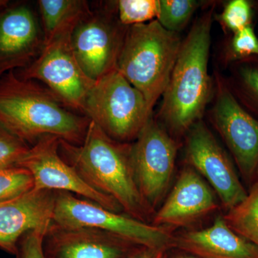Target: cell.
I'll use <instances>...</instances> for the list:
<instances>
[{"mask_svg":"<svg viewBox=\"0 0 258 258\" xmlns=\"http://www.w3.org/2000/svg\"><path fill=\"white\" fill-rule=\"evenodd\" d=\"M90 122L37 81L22 79L15 71L0 79V125L28 145L45 136L81 145Z\"/></svg>","mask_w":258,"mask_h":258,"instance_id":"obj_1","label":"cell"},{"mask_svg":"<svg viewBox=\"0 0 258 258\" xmlns=\"http://www.w3.org/2000/svg\"><path fill=\"white\" fill-rule=\"evenodd\" d=\"M132 148V143L111 139L91 120L81 145L60 140L59 151L93 189L113 198L125 215L149 223L153 210L139 191Z\"/></svg>","mask_w":258,"mask_h":258,"instance_id":"obj_2","label":"cell"},{"mask_svg":"<svg viewBox=\"0 0 258 258\" xmlns=\"http://www.w3.org/2000/svg\"><path fill=\"white\" fill-rule=\"evenodd\" d=\"M212 22L213 10H210L194 23L163 93L159 118L174 135L187 133L201 120L213 95L208 71Z\"/></svg>","mask_w":258,"mask_h":258,"instance_id":"obj_3","label":"cell"},{"mask_svg":"<svg viewBox=\"0 0 258 258\" xmlns=\"http://www.w3.org/2000/svg\"><path fill=\"white\" fill-rule=\"evenodd\" d=\"M181 42L179 34L157 20L127 28L116 70L142 93L152 111L167 87Z\"/></svg>","mask_w":258,"mask_h":258,"instance_id":"obj_4","label":"cell"},{"mask_svg":"<svg viewBox=\"0 0 258 258\" xmlns=\"http://www.w3.org/2000/svg\"><path fill=\"white\" fill-rule=\"evenodd\" d=\"M83 113L117 142H134L152 118L142 93L113 70L95 81Z\"/></svg>","mask_w":258,"mask_h":258,"instance_id":"obj_5","label":"cell"},{"mask_svg":"<svg viewBox=\"0 0 258 258\" xmlns=\"http://www.w3.org/2000/svg\"><path fill=\"white\" fill-rule=\"evenodd\" d=\"M52 222L66 227L100 229L138 247L167 250L174 247L175 236L165 227L121 215L74 194L56 191Z\"/></svg>","mask_w":258,"mask_h":258,"instance_id":"obj_6","label":"cell"},{"mask_svg":"<svg viewBox=\"0 0 258 258\" xmlns=\"http://www.w3.org/2000/svg\"><path fill=\"white\" fill-rule=\"evenodd\" d=\"M215 101L210 111L214 126L230 150L244 181L258 179V118L241 105L227 81L217 74Z\"/></svg>","mask_w":258,"mask_h":258,"instance_id":"obj_7","label":"cell"},{"mask_svg":"<svg viewBox=\"0 0 258 258\" xmlns=\"http://www.w3.org/2000/svg\"><path fill=\"white\" fill-rule=\"evenodd\" d=\"M71 35H62L45 44L40 55L17 75L43 83L64 106L83 113L95 81L80 66L73 50Z\"/></svg>","mask_w":258,"mask_h":258,"instance_id":"obj_8","label":"cell"},{"mask_svg":"<svg viewBox=\"0 0 258 258\" xmlns=\"http://www.w3.org/2000/svg\"><path fill=\"white\" fill-rule=\"evenodd\" d=\"M128 27L118 21L113 2L92 10L71 35L78 62L90 79L98 81L116 69Z\"/></svg>","mask_w":258,"mask_h":258,"instance_id":"obj_9","label":"cell"},{"mask_svg":"<svg viewBox=\"0 0 258 258\" xmlns=\"http://www.w3.org/2000/svg\"><path fill=\"white\" fill-rule=\"evenodd\" d=\"M177 150L175 139L152 118L132 143L137 185L152 210L164 198L170 186Z\"/></svg>","mask_w":258,"mask_h":258,"instance_id":"obj_10","label":"cell"},{"mask_svg":"<svg viewBox=\"0 0 258 258\" xmlns=\"http://www.w3.org/2000/svg\"><path fill=\"white\" fill-rule=\"evenodd\" d=\"M186 160L210 183L227 212L247 197L248 191L241 182L228 154L202 120L187 132Z\"/></svg>","mask_w":258,"mask_h":258,"instance_id":"obj_11","label":"cell"},{"mask_svg":"<svg viewBox=\"0 0 258 258\" xmlns=\"http://www.w3.org/2000/svg\"><path fill=\"white\" fill-rule=\"evenodd\" d=\"M60 141L54 136L42 137L17 164L30 171L35 189L74 194L111 211H123L115 200L93 189L64 160L59 151Z\"/></svg>","mask_w":258,"mask_h":258,"instance_id":"obj_12","label":"cell"},{"mask_svg":"<svg viewBox=\"0 0 258 258\" xmlns=\"http://www.w3.org/2000/svg\"><path fill=\"white\" fill-rule=\"evenodd\" d=\"M135 247L100 229L66 227L54 222L49 226L43 240L47 258H125Z\"/></svg>","mask_w":258,"mask_h":258,"instance_id":"obj_13","label":"cell"},{"mask_svg":"<svg viewBox=\"0 0 258 258\" xmlns=\"http://www.w3.org/2000/svg\"><path fill=\"white\" fill-rule=\"evenodd\" d=\"M43 47L42 28L28 6L7 8L0 13V79L28 67Z\"/></svg>","mask_w":258,"mask_h":258,"instance_id":"obj_14","label":"cell"},{"mask_svg":"<svg viewBox=\"0 0 258 258\" xmlns=\"http://www.w3.org/2000/svg\"><path fill=\"white\" fill-rule=\"evenodd\" d=\"M56 191L37 189L0 203V248L19 254V243L31 231L47 230L52 222Z\"/></svg>","mask_w":258,"mask_h":258,"instance_id":"obj_15","label":"cell"},{"mask_svg":"<svg viewBox=\"0 0 258 258\" xmlns=\"http://www.w3.org/2000/svg\"><path fill=\"white\" fill-rule=\"evenodd\" d=\"M217 208L215 195L203 176L191 166H186L180 172L171 193L154 215L152 225L165 228L186 227Z\"/></svg>","mask_w":258,"mask_h":258,"instance_id":"obj_16","label":"cell"},{"mask_svg":"<svg viewBox=\"0 0 258 258\" xmlns=\"http://www.w3.org/2000/svg\"><path fill=\"white\" fill-rule=\"evenodd\" d=\"M174 247L198 258H258V248L218 217L206 229L175 236Z\"/></svg>","mask_w":258,"mask_h":258,"instance_id":"obj_17","label":"cell"},{"mask_svg":"<svg viewBox=\"0 0 258 258\" xmlns=\"http://www.w3.org/2000/svg\"><path fill=\"white\" fill-rule=\"evenodd\" d=\"M44 45L62 35L72 34L79 24L91 14L84 0H39Z\"/></svg>","mask_w":258,"mask_h":258,"instance_id":"obj_18","label":"cell"},{"mask_svg":"<svg viewBox=\"0 0 258 258\" xmlns=\"http://www.w3.org/2000/svg\"><path fill=\"white\" fill-rule=\"evenodd\" d=\"M231 91L241 105L258 118V58L247 59L232 63Z\"/></svg>","mask_w":258,"mask_h":258,"instance_id":"obj_19","label":"cell"},{"mask_svg":"<svg viewBox=\"0 0 258 258\" xmlns=\"http://www.w3.org/2000/svg\"><path fill=\"white\" fill-rule=\"evenodd\" d=\"M224 218L236 233L258 248V179L243 201L227 212Z\"/></svg>","mask_w":258,"mask_h":258,"instance_id":"obj_20","label":"cell"},{"mask_svg":"<svg viewBox=\"0 0 258 258\" xmlns=\"http://www.w3.org/2000/svg\"><path fill=\"white\" fill-rule=\"evenodd\" d=\"M201 5V2L195 0H159L157 20L166 30L178 33L188 25Z\"/></svg>","mask_w":258,"mask_h":258,"instance_id":"obj_21","label":"cell"},{"mask_svg":"<svg viewBox=\"0 0 258 258\" xmlns=\"http://www.w3.org/2000/svg\"><path fill=\"white\" fill-rule=\"evenodd\" d=\"M113 4L118 21L125 27L150 23L159 15V0H118Z\"/></svg>","mask_w":258,"mask_h":258,"instance_id":"obj_22","label":"cell"},{"mask_svg":"<svg viewBox=\"0 0 258 258\" xmlns=\"http://www.w3.org/2000/svg\"><path fill=\"white\" fill-rule=\"evenodd\" d=\"M35 188L33 176L23 166L0 169V203L10 201Z\"/></svg>","mask_w":258,"mask_h":258,"instance_id":"obj_23","label":"cell"},{"mask_svg":"<svg viewBox=\"0 0 258 258\" xmlns=\"http://www.w3.org/2000/svg\"><path fill=\"white\" fill-rule=\"evenodd\" d=\"M254 57L258 58V37L252 24L232 34L225 50V61L232 64Z\"/></svg>","mask_w":258,"mask_h":258,"instance_id":"obj_24","label":"cell"},{"mask_svg":"<svg viewBox=\"0 0 258 258\" xmlns=\"http://www.w3.org/2000/svg\"><path fill=\"white\" fill-rule=\"evenodd\" d=\"M253 5L248 0H231L225 5L217 20L226 31L235 33L252 25Z\"/></svg>","mask_w":258,"mask_h":258,"instance_id":"obj_25","label":"cell"},{"mask_svg":"<svg viewBox=\"0 0 258 258\" xmlns=\"http://www.w3.org/2000/svg\"><path fill=\"white\" fill-rule=\"evenodd\" d=\"M30 148L28 144L0 125V169L17 165Z\"/></svg>","mask_w":258,"mask_h":258,"instance_id":"obj_26","label":"cell"},{"mask_svg":"<svg viewBox=\"0 0 258 258\" xmlns=\"http://www.w3.org/2000/svg\"><path fill=\"white\" fill-rule=\"evenodd\" d=\"M47 230L31 231L22 237L19 243L18 257L47 258L44 252L43 240Z\"/></svg>","mask_w":258,"mask_h":258,"instance_id":"obj_27","label":"cell"},{"mask_svg":"<svg viewBox=\"0 0 258 258\" xmlns=\"http://www.w3.org/2000/svg\"><path fill=\"white\" fill-rule=\"evenodd\" d=\"M165 250L138 247L125 258H163Z\"/></svg>","mask_w":258,"mask_h":258,"instance_id":"obj_28","label":"cell"},{"mask_svg":"<svg viewBox=\"0 0 258 258\" xmlns=\"http://www.w3.org/2000/svg\"><path fill=\"white\" fill-rule=\"evenodd\" d=\"M163 258H165L164 257ZM167 258H198L196 257H195V256L191 255V254H175V255H172L170 256V257H167Z\"/></svg>","mask_w":258,"mask_h":258,"instance_id":"obj_29","label":"cell"},{"mask_svg":"<svg viewBox=\"0 0 258 258\" xmlns=\"http://www.w3.org/2000/svg\"><path fill=\"white\" fill-rule=\"evenodd\" d=\"M10 2L8 0H0V13L8 8Z\"/></svg>","mask_w":258,"mask_h":258,"instance_id":"obj_30","label":"cell"},{"mask_svg":"<svg viewBox=\"0 0 258 258\" xmlns=\"http://www.w3.org/2000/svg\"><path fill=\"white\" fill-rule=\"evenodd\" d=\"M257 5H258V3H257Z\"/></svg>","mask_w":258,"mask_h":258,"instance_id":"obj_31","label":"cell"}]
</instances>
